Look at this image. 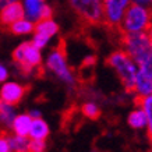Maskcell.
Segmentation results:
<instances>
[{
	"label": "cell",
	"mask_w": 152,
	"mask_h": 152,
	"mask_svg": "<svg viewBox=\"0 0 152 152\" xmlns=\"http://www.w3.org/2000/svg\"><path fill=\"white\" fill-rule=\"evenodd\" d=\"M120 43L126 53L137 64L151 63V31H140V32H119Z\"/></svg>",
	"instance_id": "cell-1"
},
{
	"label": "cell",
	"mask_w": 152,
	"mask_h": 152,
	"mask_svg": "<svg viewBox=\"0 0 152 152\" xmlns=\"http://www.w3.org/2000/svg\"><path fill=\"white\" fill-rule=\"evenodd\" d=\"M140 31H151V13L144 6L133 3L127 6L116 34Z\"/></svg>",
	"instance_id": "cell-2"
},
{
	"label": "cell",
	"mask_w": 152,
	"mask_h": 152,
	"mask_svg": "<svg viewBox=\"0 0 152 152\" xmlns=\"http://www.w3.org/2000/svg\"><path fill=\"white\" fill-rule=\"evenodd\" d=\"M106 64L116 70L117 75L120 77L123 87L129 94L135 92V74L137 69L133 59L124 50H117L112 53L106 59Z\"/></svg>",
	"instance_id": "cell-3"
},
{
	"label": "cell",
	"mask_w": 152,
	"mask_h": 152,
	"mask_svg": "<svg viewBox=\"0 0 152 152\" xmlns=\"http://www.w3.org/2000/svg\"><path fill=\"white\" fill-rule=\"evenodd\" d=\"M14 61L24 74H29L34 69L41 66V53L39 49L32 45V42L21 43L13 53Z\"/></svg>",
	"instance_id": "cell-4"
},
{
	"label": "cell",
	"mask_w": 152,
	"mask_h": 152,
	"mask_svg": "<svg viewBox=\"0 0 152 152\" xmlns=\"http://www.w3.org/2000/svg\"><path fill=\"white\" fill-rule=\"evenodd\" d=\"M70 4L85 24H102V0H70Z\"/></svg>",
	"instance_id": "cell-5"
},
{
	"label": "cell",
	"mask_w": 152,
	"mask_h": 152,
	"mask_svg": "<svg viewBox=\"0 0 152 152\" xmlns=\"http://www.w3.org/2000/svg\"><path fill=\"white\" fill-rule=\"evenodd\" d=\"M130 0H102V24L117 32V27Z\"/></svg>",
	"instance_id": "cell-6"
},
{
	"label": "cell",
	"mask_w": 152,
	"mask_h": 152,
	"mask_svg": "<svg viewBox=\"0 0 152 152\" xmlns=\"http://www.w3.org/2000/svg\"><path fill=\"white\" fill-rule=\"evenodd\" d=\"M48 67L52 71H55L63 81H66L67 84H73V75H71V71L69 70L67 63H66V43L63 39L60 41V43L49 56Z\"/></svg>",
	"instance_id": "cell-7"
},
{
	"label": "cell",
	"mask_w": 152,
	"mask_h": 152,
	"mask_svg": "<svg viewBox=\"0 0 152 152\" xmlns=\"http://www.w3.org/2000/svg\"><path fill=\"white\" fill-rule=\"evenodd\" d=\"M27 94V88L17 83H7L0 89V101L7 105H17Z\"/></svg>",
	"instance_id": "cell-8"
},
{
	"label": "cell",
	"mask_w": 152,
	"mask_h": 152,
	"mask_svg": "<svg viewBox=\"0 0 152 152\" xmlns=\"http://www.w3.org/2000/svg\"><path fill=\"white\" fill-rule=\"evenodd\" d=\"M151 63L140 64V70L135 74V91H138L141 95H151Z\"/></svg>",
	"instance_id": "cell-9"
},
{
	"label": "cell",
	"mask_w": 152,
	"mask_h": 152,
	"mask_svg": "<svg viewBox=\"0 0 152 152\" xmlns=\"http://www.w3.org/2000/svg\"><path fill=\"white\" fill-rule=\"evenodd\" d=\"M24 18V7L21 3L13 1L6 4L4 7H1V13H0V23L3 25H10L17 20Z\"/></svg>",
	"instance_id": "cell-10"
},
{
	"label": "cell",
	"mask_w": 152,
	"mask_h": 152,
	"mask_svg": "<svg viewBox=\"0 0 152 152\" xmlns=\"http://www.w3.org/2000/svg\"><path fill=\"white\" fill-rule=\"evenodd\" d=\"M49 134V127L48 124L41 119V117H35L31 121V127L28 131V135L32 140H45Z\"/></svg>",
	"instance_id": "cell-11"
},
{
	"label": "cell",
	"mask_w": 152,
	"mask_h": 152,
	"mask_svg": "<svg viewBox=\"0 0 152 152\" xmlns=\"http://www.w3.org/2000/svg\"><path fill=\"white\" fill-rule=\"evenodd\" d=\"M45 0H25L24 1V15L29 21H39V14Z\"/></svg>",
	"instance_id": "cell-12"
},
{
	"label": "cell",
	"mask_w": 152,
	"mask_h": 152,
	"mask_svg": "<svg viewBox=\"0 0 152 152\" xmlns=\"http://www.w3.org/2000/svg\"><path fill=\"white\" fill-rule=\"evenodd\" d=\"M31 121H32V117L29 115H20L13 120L11 126H13V129L17 135L27 137L28 131H29V127H31Z\"/></svg>",
	"instance_id": "cell-13"
},
{
	"label": "cell",
	"mask_w": 152,
	"mask_h": 152,
	"mask_svg": "<svg viewBox=\"0 0 152 152\" xmlns=\"http://www.w3.org/2000/svg\"><path fill=\"white\" fill-rule=\"evenodd\" d=\"M34 31H35V34L50 38L59 31V27L50 18H46V20H39V23L37 25H34Z\"/></svg>",
	"instance_id": "cell-14"
},
{
	"label": "cell",
	"mask_w": 152,
	"mask_h": 152,
	"mask_svg": "<svg viewBox=\"0 0 152 152\" xmlns=\"http://www.w3.org/2000/svg\"><path fill=\"white\" fill-rule=\"evenodd\" d=\"M134 102H135V105L140 106V107H142L144 113L147 115V119H148V129H149V135H151V124H152V98L151 95H141L140 94L138 96L134 99Z\"/></svg>",
	"instance_id": "cell-15"
},
{
	"label": "cell",
	"mask_w": 152,
	"mask_h": 152,
	"mask_svg": "<svg viewBox=\"0 0 152 152\" xmlns=\"http://www.w3.org/2000/svg\"><path fill=\"white\" fill-rule=\"evenodd\" d=\"M10 31L15 35H24V34H29L34 31V24L29 20H17L13 24H10Z\"/></svg>",
	"instance_id": "cell-16"
},
{
	"label": "cell",
	"mask_w": 152,
	"mask_h": 152,
	"mask_svg": "<svg viewBox=\"0 0 152 152\" xmlns=\"http://www.w3.org/2000/svg\"><path fill=\"white\" fill-rule=\"evenodd\" d=\"M129 124L133 129H141L148 124L147 115L144 113V110H134L130 113L129 116Z\"/></svg>",
	"instance_id": "cell-17"
},
{
	"label": "cell",
	"mask_w": 152,
	"mask_h": 152,
	"mask_svg": "<svg viewBox=\"0 0 152 152\" xmlns=\"http://www.w3.org/2000/svg\"><path fill=\"white\" fill-rule=\"evenodd\" d=\"M14 120V110L13 106L7 105L3 101H0V124L11 126Z\"/></svg>",
	"instance_id": "cell-18"
},
{
	"label": "cell",
	"mask_w": 152,
	"mask_h": 152,
	"mask_svg": "<svg viewBox=\"0 0 152 152\" xmlns=\"http://www.w3.org/2000/svg\"><path fill=\"white\" fill-rule=\"evenodd\" d=\"M10 149L14 151H28V141L23 135H15V137H7Z\"/></svg>",
	"instance_id": "cell-19"
},
{
	"label": "cell",
	"mask_w": 152,
	"mask_h": 152,
	"mask_svg": "<svg viewBox=\"0 0 152 152\" xmlns=\"http://www.w3.org/2000/svg\"><path fill=\"white\" fill-rule=\"evenodd\" d=\"M81 112L83 115L88 119H92V120H96L99 116H101V109L98 107L95 103H85V105L81 107Z\"/></svg>",
	"instance_id": "cell-20"
},
{
	"label": "cell",
	"mask_w": 152,
	"mask_h": 152,
	"mask_svg": "<svg viewBox=\"0 0 152 152\" xmlns=\"http://www.w3.org/2000/svg\"><path fill=\"white\" fill-rule=\"evenodd\" d=\"M46 147L45 140H31L28 141V151L32 152H42Z\"/></svg>",
	"instance_id": "cell-21"
},
{
	"label": "cell",
	"mask_w": 152,
	"mask_h": 152,
	"mask_svg": "<svg viewBox=\"0 0 152 152\" xmlns=\"http://www.w3.org/2000/svg\"><path fill=\"white\" fill-rule=\"evenodd\" d=\"M49 41V38L48 37H43V35H39V34H35V37H34V41H32V45L37 49H42V48L45 46Z\"/></svg>",
	"instance_id": "cell-22"
},
{
	"label": "cell",
	"mask_w": 152,
	"mask_h": 152,
	"mask_svg": "<svg viewBox=\"0 0 152 152\" xmlns=\"http://www.w3.org/2000/svg\"><path fill=\"white\" fill-rule=\"evenodd\" d=\"M10 147H9V141H7V134L4 131L0 133V152H9Z\"/></svg>",
	"instance_id": "cell-23"
},
{
	"label": "cell",
	"mask_w": 152,
	"mask_h": 152,
	"mask_svg": "<svg viewBox=\"0 0 152 152\" xmlns=\"http://www.w3.org/2000/svg\"><path fill=\"white\" fill-rule=\"evenodd\" d=\"M52 17V9L49 6L43 4L41 9V14H39V20H46V18H50Z\"/></svg>",
	"instance_id": "cell-24"
},
{
	"label": "cell",
	"mask_w": 152,
	"mask_h": 152,
	"mask_svg": "<svg viewBox=\"0 0 152 152\" xmlns=\"http://www.w3.org/2000/svg\"><path fill=\"white\" fill-rule=\"evenodd\" d=\"M7 75H9V73H7L6 67L0 66V83H3V81H4V80L7 78Z\"/></svg>",
	"instance_id": "cell-25"
},
{
	"label": "cell",
	"mask_w": 152,
	"mask_h": 152,
	"mask_svg": "<svg viewBox=\"0 0 152 152\" xmlns=\"http://www.w3.org/2000/svg\"><path fill=\"white\" fill-rule=\"evenodd\" d=\"M134 3H137V4H141V6H148L151 3V0H133Z\"/></svg>",
	"instance_id": "cell-26"
},
{
	"label": "cell",
	"mask_w": 152,
	"mask_h": 152,
	"mask_svg": "<svg viewBox=\"0 0 152 152\" xmlns=\"http://www.w3.org/2000/svg\"><path fill=\"white\" fill-rule=\"evenodd\" d=\"M13 1H17V0H0V7H4L6 4H9V3H13Z\"/></svg>",
	"instance_id": "cell-27"
},
{
	"label": "cell",
	"mask_w": 152,
	"mask_h": 152,
	"mask_svg": "<svg viewBox=\"0 0 152 152\" xmlns=\"http://www.w3.org/2000/svg\"><path fill=\"white\" fill-rule=\"evenodd\" d=\"M39 116H41L39 112H32V113H31V117H34V119H35V117H39Z\"/></svg>",
	"instance_id": "cell-28"
}]
</instances>
